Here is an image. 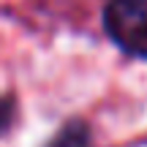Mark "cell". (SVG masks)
<instances>
[{
  "label": "cell",
  "instance_id": "obj_1",
  "mask_svg": "<svg viewBox=\"0 0 147 147\" xmlns=\"http://www.w3.org/2000/svg\"><path fill=\"white\" fill-rule=\"evenodd\" d=\"M104 27L120 49L147 57V0H109Z\"/></svg>",
  "mask_w": 147,
  "mask_h": 147
},
{
  "label": "cell",
  "instance_id": "obj_2",
  "mask_svg": "<svg viewBox=\"0 0 147 147\" xmlns=\"http://www.w3.org/2000/svg\"><path fill=\"white\" fill-rule=\"evenodd\" d=\"M47 147H90V131H87L84 123L74 120V123H68V125H65Z\"/></svg>",
  "mask_w": 147,
  "mask_h": 147
},
{
  "label": "cell",
  "instance_id": "obj_3",
  "mask_svg": "<svg viewBox=\"0 0 147 147\" xmlns=\"http://www.w3.org/2000/svg\"><path fill=\"white\" fill-rule=\"evenodd\" d=\"M11 112H14V106H11V101H0V131H5L11 123Z\"/></svg>",
  "mask_w": 147,
  "mask_h": 147
}]
</instances>
